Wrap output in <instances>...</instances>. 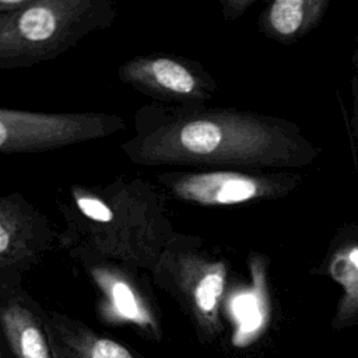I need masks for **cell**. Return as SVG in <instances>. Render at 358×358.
Returning <instances> with one entry per match:
<instances>
[{
	"label": "cell",
	"instance_id": "obj_17",
	"mask_svg": "<svg viewBox=\"0 0 358 358\" xmlns=\"http://www.w3.org/2000/svg\"><path fill=\"white\" fill-rule=\"evenodd\" d=\"M1 352H3V351H1V350H0V358H4V355H3V354H1Z\"/></svg>",
	"mask_w": 358,
	"mask_h": 358
},
{
	"label": "cell",
	"instance_id": "obj_13",
	"mask_svg": "<svg viewBox=\"0 0 358 358\" xmlns=\"http://www.w3.org/2000/svg\"><path fill=\"white\" fill-rule=\"evenodd\" d=\"M329 7V0H275L259 17L260 31L280 42H292L313 29Z\"/></svg>",
	"mask_w": 358,
	"mask_h": 358
},
{
	"label": "cell",
	"instance_id": "obj_14",
	"mask_svg": "<svg viewBox=\"0 0 358 358\" xmlns=\"http://www.w3.org/2000/svg\"><path fill=\"white\" fill-rule=\"evenodd\" d=\"M352 66H354V74H352V117H351V127L352 134L357 140L358 145V34H357V46L352 53Z\"/></svg>",
	"mask_w": 358,
	"mask_h": 358
},
{
	"label": "cell",
	"instance_id": "obj_12",
	"mask_svg": "<svg viewBox=\"0 0 358 358\" xmlns=\"http://www.w3.org/2000/svg\"><path fill=\"white\" fill-rule=\"evenodd\" d=\"M338 234L327 255V273L343 287L333 327H343L358 319V228Z\"/></svg>",
	"mask_w": 358,
	"mask_h": 358
},
{
	"label": "cell",
	"instance_id": "obj_10",
	"mask_svg": "<svg viewBox=\"0 0 358 358\" xmlns=\"http://www.w3.org/2000/svg\"><path fill=\"white\" fill-rule=\"evenodd\" d=\"M0 329L14 358H62L46 310L24 289L0 301Z\"/></svg>",
	"mask_w": 358,
	"mask_h": 358
},
{
	"label": "cell",
	"instance_id": "obj_11",
	"mask_svg": "<svg viewBox=\"0 0 358 358\" xmlns=\"http://www.w3.org/2000/svg\"><path fill=\"white\" fill-rule=\"evenodd\" d=\"M46 317L62 358H140L126 345L74 317L53 310H46Z\"/></svg>",
	"mask_w": 358,
	"mask_h": 358
},
{
	"label": "cell",
	"instance_id": "obj_1",
	"mask_svg": "<svg viewBox=\"0 0 358 358\" xmlns=\"http://www.w3.org/2000/svg\"><path fill=\"white\" fill-rule=\"evenodd\" d=\"M141 166L183 165L238 171L302 168L319 150L285 119L234 108L180 109L145 105L134 134L120 144Z\"/></svg>",
	"mask_w": 358,
	"mask_h": 358
},
{
	"label": "cell",
	"instance_id": "obj_15",
	"mask_svg": "<svg viewBox=\"0 0 358 358\" xmlns=\"http://www.w3.org/2000/svg\"><path fill=\"white\" fill-rule=\"evenodd\" d=\"M255 0H221L222 6V15L227 21L236 20L241 17L252 4Z\"/></svg>",
	"mask_w": 358,
	"mask_h": 358
},
{
	"label": "cell",
	"instance_id": "obj_3",
	"mask_svg": "<svg viewBox=\"0 0 358 358\" xmlns=\"http://www.w3.org/2000/svg\"><path fill=\"white\" fill-rule=\"evenodd\" d=\"M117 15L110 0H31L0 14V71L29 69L76 48L110 27Z\"/></svg>",
	"mask_w": 358,
	"mask_h": 358
},
{
	"label": "cell",
	"instance_id": "obj_7",
	"mask_svg": "<svg viewBox=\"0 0 358 358\" xmlns=\"http://www.w3.org/2000/svg\"><path fill=\"white\" fill-rule=\"evenodd\" d=\"M296 173H253L238 169L166 172L157 183L172 197L197 206H231L274 200L292 192Z\"/></svg>",
	"mask_w": 358,
	"mask_h": 358
},
{
	"label": "cell",
	"instance_id": "obj_4",
	"mask_svg": "<svg viewBox=\"0 0 358 358\" xmlns=\"http://www.w3.org/2000/svg\"><path fill=\"white\" fill-rule=\"evenodd\" d=\"M203 243L196 235L178 232L150 274L182 306L199 334L214 338L222 330L220 310L228 264L206 250Z\"/></svg>",
	"mask_w": 358,
	"mask_h": 358
},
{
	"label": "cell",
	"instance_id": "obj_2",
	"mask_svg": "<svg viewBox=\"0 0 358 358\" xmlns=\"http://www.w3.org/2000/svg\"><path fill=\"white\" fill-rule=\"evenodd\" d=\"M59 245L80 262L99 259L151 273L178 231L162 190L144 178L73 185L59 201Z\"/></svg>",
	"mask_w": 358,
	"mask_h": 358
},
{
	"label": "cell",
	"instance_id": "obj_16",
	"mask_svg": "<svg viewBox=\"0 0 358 358\" xmlns=\"http://www.w3.org/2000/svg\"><path fill=\"white\" fill-rule=\"evenodd\" d=\"M31 0H0V14L20 10L25 7Z\"/></svg>",
	"mask_w": 358,
	"mask_h": 358
},
{
	"label": "cell",
	"instance_id": "obj_5",
	"mask_svg": "<svg viewBox=\"0 0 358 358\" xmlns=\"http://www.w3.org/2000/svg\"><path fill=\"white\" fill-rule=\"evenodd\" d=\"M126 129L106 112H36L0 108V154H32L110 137Z\"/></svg>",
	"mask_w": 358,
	"mask_h": 358
},
{
	"label": "cell",
	"instance_id": "obj_6",
	"mask_svg": "<svg viewBox=\"0 0 358 358\" xmlns=\"http://www.w3.org/2000/svg\"><path fill=\"white\" fill-rule=\"evenodd\" d=\"M59 234L20 192L0 194V301L21 292L22 281L53 249Z\"/></svg>",
	"mask_w": 358,
	"mask_h": 358
},
{
	"label": "cell",
	"instance_id": "obj_9",
	"mask_svg": "<svg viewBox=\"0 0 358 358\" xmlns=\"http://www.w3.org/2000/svg\"><path fill=\"white\" fill-rule=\"evenodd\" d=\"M78 263L99 294L105 320L131 324L151 338H161L159 312L143 271L99 259H83Z\"/></svg>",
	"mask_w": 358,
	"mask_h": 358
},
{
	"label": "cell",
	"instance_id": "obj_8",
	"mask_svg": "<svg viewBox=\"0 0 358 358\" xmlns=\"http://www.w3.org/2000/svg\"><path fill=\"white\" fill-rule=\"evenodd\" d=\"M117 77L137 92L180 109L204 108L217 90L200 63L166 53L134 56L119 66Z\"/></svg>",
	"mask_w": 358,
	"mask_h": 358
}]
</instances>
